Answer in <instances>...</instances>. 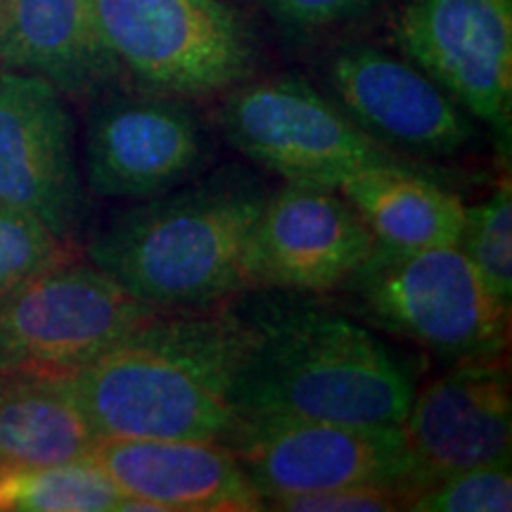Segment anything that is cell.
<instances>
[{"mask_svg": "<svg viewBox=\"0 0 512 512\" xmlns=\"http://www.w3.org/2000/svg\"><path fill=\"white\" fill-rule=\"evenodd\" d=\"M408 491L389 484H354L313 494L285 496L266 503V510L280 512H387L406 510Z\"/></svg>", "mask_w": 512, "mask_h": 512, "instance_id": "23", "label": "cell"}, {"mask_svg": "<svg viewBox=\"0 0 512 512\" xmlns=\"http://www.w3.org/2000/svg\"><path fill=\"white\" fill-rule=\"evenodd\" d=\"M491 297L510 311L512 306V188L503 178L496 190L475 207H465V226L458 240Z\"/></svg>", "mask_w": 512, "mask_h": 512, "instance_id": "20", "label": "cell"}, {"mask_svg": "<svg viewBox=\"0 0 512 512\" xmlns=\"http://www.w3.org/2000/svg\"><path fill=\"white\" fill-rule=\"evenodd\" d=\"M406 510L415 512H508L512 510L510 458L456 472L415 491Z\"/></svg>", "mask_w": 512, "mask_h": 512, "instance_id": "21", "label": "cell"}, {"mask_svg": "<svg viewBox=\"0 0 512 512\" xmlns=\"http://www.w3.org/2000/svg\"><path fill=\"white\" fill-rule=\"evenodd\" d=\"M377 245L425 249L458 245L465 204L458 195L403 164L373 166L337 188Z\"/></svg>", "mask_w": 512, "mask_h": 512, "instance_id": "18", "label": "cell"}, {"mask_svg": "<svg viewBox=\"0 0 512 512\" xmlns=\"http://www.w3.org/2000/svg\"><path fill=\"white\" fill-rule=\"evenodd\" d=\"M204 152L200 121L181 98L107 95L88 114L83 181L107 200H147L188 183Z\"/></svg>", "mask_w": 512, "mask_h": 512, "instance_id": "12", "label": "cell"}, {"mask_svg": "<svg viewBox=\"0 0 512 512\" xmlns=\"http://www.w3.org/2000/svg\"><path fill=\"white\" fill-rule=\"evenodd\" d=\"M242 347L235 306L157 313L69 384L100 439L223 441Z\"/></svg>", "mask_w": 512, "mask_h": 512, "instance_id": "2", "label": "cell"}, {"mask_svg": "<svg viewBox=\"0 0 512 512\" xmlns=\"http://www.w3.org/2000/svg\"><path fill=\"white\" fill-rule=\"evenodd\" d=\"M98 441L69 377L0 375V470L72 463Z\"/></svg>", "mask_w": 512, "mask_h": 512, "instance_id": "17", "label": "cell"}, {"mask_svg": "<svg viewBox=\"0 0 512 512\" xmlns=\"http://www.w3.org/2000/svg\"><path fill=\"white\" fill-rule=\"evenodd\" d=\"M271 15L290 29H323L361 15L373 0H261Z\"/></svg>", "mask_w": 512, "mask_h": 512, "instance_id": "24", "label": "cell"}, {"mask_svg": "<svg viewBox=\"0 0 512 512\" xmlns=\"http://www.w3.org/2000/svg\"><path fill=\"white\" fill-rule=\"evenodd\" d=\"M0 202L72 242L88 214L64 95L34 74L0 67Z\"/></svg>", "mask_w": 512, "mask_h": 512, "instance_id": "10", "label": "cell"}, {"mask_svg": "<svg viewBox=\"0 0 512 512\" xmlns=\"http://www.w3.org/2000/svg\"><path fill=\"white\" fill-rule=\"evenodd\" d=\"M91 458L150 512H254L259 491L226 444L200 439H100Z\"/></svg>", "mask_w": 512, "mask_h": 512, "instance_id": "15", "label": "cell"}, {"mask_svg": "<svg viewBox=\"0 0 512 512\" xmlns=\"http://www.w3.org/2000/svg\"><path fill=\"white\" fill-rule=\"evenodd\" d=\"M264 200L247 171H216L121 211L91 240L88 261L159 313L219 306L247 292V240Z\"/></svg>", "mask_w": 512, "mask_h": 512, "instance_id": "3", "label": "cell"}, {"mask_svg": "<svg viewBox=\"0 0 512 512\" xmlns=\"http://www.w3.org/2000/svg\"><path fill=\"white\" fill-rule=\"evenodd\" d=\"M396 41L510 150L512 0H408Z\"/></svg>", "mask_w": 512, "mask_h": 512, "instance_id": "9", "label": "cell"}, {"mask_svg": "<svg viewBox=\"0 0 512 512\" xmlns=\"http://www.w3.org/2000/svg\"><path fill=\"white\" fill-rule=\"evenodd\" d=\"M330 86L342 110L387 150L451 157L477 136L470 114L437 81L380 48L339 50Z\"/></svg>", "mask_w": 512, "mask_h": 512, "instance_id": "14", "label": "cell"}, {"mask_svg": "<svg viewBox=\"0 0 512 512\" xmlns=\"http://www.w3.org/2000/svg\"><path fill=\"white\" fill-rule=\"evenodd\" d=\"M157 313L72 254L0 297V375L74 377Z\"/></svg>", "mask_w": 512, "mask_h": 512, "instance_id": "5", "label": "cell"}, {"mask_svg": "<svg viewBox=\"0 0 512 512\" xmlns=\"http://www.w3.org/2000/svg\"><path fill=\"white\" fill-rule=\"evenodd\" d=\"M339 292L377 330L418 344L446 366L503 356L510 311L491 297L458 245L373 247Z\"/></svg>", "mask_w": 512, "mask_h": 512, "instance_id": "4", "label": "cell"}, {"mask_svg": "<svg viewBox=\"0 0 512 512\" xmlns=\"http://www.w3.org/2000/svg\"><path fill=\"white\" fill-rule=\"evenodd\" d=\"M133 510L95 460L0 470V512H112Z\"/></svg>", "mask_w": 512, "mask_h": 512, "instance_id": "19", "label": "cell"}, {"mask_svg": "<svg viewBox=\"0 0 512 512\" xmlns=\"http://www.w3.org/2000/svg\"><path fill=\"white\" fill-rule=\"evenodd\" d=\"M223 136L233 150L287 183L339 188L373 166L399 164L342 107L299 76L242 81L221 107Z\"/></svg>", "mask_w": 512, "mask_h": 512, "instance_id": "7", "label": "cell"}, {"mask_svg": "<svg viewBox=\"0 0 512 512\" xmlns=\"http://www.w3.org/2000/svg\"><path fill=\"white\" fill-rule=\"evenodd\" d=\"M105 48L147 91L207 98L247 81L254 38L226 0H93Z\"/></svg>", "mask_w": 512, "mask_h": 512, "instance_id": "6", "label": "cell"}, {"mask_svg": "<svg viewBox=\"0 0 512 512\" xmlns=\"http://www.w3.org/2000/svg\"><path fill=\"white\" fill-rule=\"evenodd\" d=\"M74 254L48 226L0 202V297L12 287Z\"/></svg>", "mask_w": 512, "mask_h": 512, "instance_id": "22", "label": "cell"}, {"mask_svg": "<svg viewBox=\"0 0 512 512\" xmlns=\"http://www.w3.org/2000/svg\"><path fill=\"white\" fill-rule=\"evenodd\" d=\"M399 430L413 494L456 472L508 460L512 399L501 356L448 366L415 389Z\"/></svg>", "mask_w": 512, "mask_h": 512, "instance_id": "13", "label": "cell"}, {"mask_svg": "<svg viewBox=\"0 0 512 512\" xmlns=\"http://www.w3.org/2000/svg\"><path fill=\"white\" fill-rule=\"evenodd\" d=\"M247 292L235 304L245 323L230 389L235 418L401 425L418 389L411 358L311 294Z\"/></svg>", "mask_w": 512, "mask_h": 512, "instance_id": "1", "label": "cell"}, {"mask_svg": "<svg viewBox=\"0 0 512 512\" xmlns=\"http://www.w3.org/2000/svg\"><path fill=\"white\" fill-rule=\"evenodd\" d=\"M373 247L375 238L342 192L287 183L266 195L249 233L247 290H339Z\"/></svg>", "mask_w": 512, "mask_h": 512, "instance_id": "11", "label": "cell"}, {"mask_svg": "<svg viewBox=\"0 0 512 512\" xmlns=\"http://www.w3.org/2000/svg\"><path fill=\"white\" fill-rule=\"evenodd\" d=\"M226 444L261 501L354 484L401 486L413 496L399 427L304 418H235Z\"/></svg>", "mask_w": 512, "mask_h": 512, "instance_id": "8", "label": "cell"}, {"mask_svg": "<svg viewBox=\"0 0 512 512\" xmlns=\"http://www.w3.org/2000/svg\"><path fill=\"white\" fill-rule=\"evenodd\" d=\"M0 67L41 76L64 98H93L121 74L93 0H0Z\"/></svg>", "mask_w": 512, "mask_h": 512, "instance_id": "16", "label": "cell"}]
</instances>
